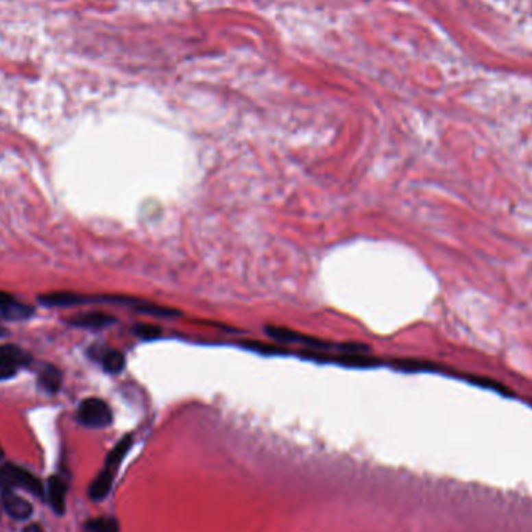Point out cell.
Here are the masks:
<instances>
[{
	"label": "cell",
	"mask_w": 532,
	"mask_h": 532,
	"mask_svg": "<svg viewBox=\"0 0 532 532\" xmlns=\"http://www.w3.org/2000/svg\"><path fill=\"white\" fill-rule=\"evenodd\" d=\"M2 458H3V448H2V445H0V459Z\"/></svg>",
	"instance_id": "17"
},
{
	"label": "cell",
	"mask_w": 532,
	"mask_h": 532,
	"mask_svg": "<svg viewBox=\"0 0 532 532\" xmlns=\"http://www.w3.org/2000/svg\"><path fill=\"white\" fill-rule=\"evenodd\" d=\"M78 420L90 428H105L111 425L112 413L106 402L101 398L90 397L81 402L78 408Z\"/></svg>",
	"instance_id": "3"
},
{
	"label": "cell",
	"mask_w": 532,
	"mask_h": 532,
	"mask_svg": "<svg viewBox=\"0 0 532 532\" xmlns=\"http://www.w3.org/2000/svg\"><path fill=\"white\" fill-rule=\"evenodd\" d=\"M134 333L142 339H154L160 335L159 327L149 326V324H137L134 326Z\"/></svg>",
	"instance_id": "13"
},
{
	"label": "cell",
	"mask_w": 532,
	"mask_h": 532,
	"mask_svg": "<svg viewBox=\"0 0 532 532\" xmlns=\"http://www.w3.org/2000/svg\"><path fill=\"white\" fill-rule=\"evenodd\" d=\"M22 532H44V531L38 524H30V526H27V528L22 531Z\"/></svg>",
	"instance_id": "16"
},
{
	"label": "cell",
	"mask_w": 532,
	"mask_h": 532,
	"mask_svg": "<svg viewBox=\"0 0 532 532\" xmlns=\"http://www.w3.org/2000/svg\"><path fill=\"white\" fill-rule=\"evenodd\" d=\"M86 529L89 532H119L120 526L117 520L112 517H97L89 520Z\"/></svg>",
	"instance_id": "12"
},
{
	"label": "cell",
	"mask_w": 532,
	"mask_h": 532,
	"mask_svg": "<svg viewBox=\"0 0 532 532\" xmlns=\"http://www.w3.org/2000/svg\"><path fill=\"white\" fill-rule=\"evenodd\" d=\"M47 495L49 503L53 507V511L58 516H62L66 512V495H67V484L64 479L60 476H50L47 481Z\"/></svg>",
	"instance_id": "5"
},
{
	"label": "cell",
	"mask_w": 532,
	"mask_h": 532,
	"mask_svg": "<svg viewBox=\"0 0 532 532\" xmlns=\"http://www.w3.org/2000/svg\"><path fill=\"white\" fill-rule=\"evenodd\" d=\"M114 322H115V317H112L111 315L101 313V311H92V313L78 315L69 321L71 326L80 327V328H105Z\"/></svg>",
	"instance_id": "6"
},
{
	"label": "cell",
	"mask_w": 532,
	"mask_h": 532,
	"mask_svg": "<svg viewBox=\"0 0 532 532\" xmlns=\"http://www.w3.org/2000/svg\"><path fill=\"white\" fill-rule=\"evenodd\" d=\"M0 517H2V509H0Z\"/></svg>",
	"instance_id": "18"
},
{
	"label": "cell",
	"mask_w": 532,
	"mask_h": 532,
	"mask_svg": "<svg viewBox=\"0 0 532 532\" xmlns=\"http://www.w3.org/2000/svg\"><path fill=\"white\" fill-rule=\"evenodd\" d=\"M14 302L16 299L11 296L10 293L0 290V311H2V313H5V311H7Z\"/></svg>",
	"instance_id": "15"
},
{
	"label": "cell",
	"mask_w": 532,
	"mask_h": 532,
	"mask_svg": "<svg viewBox=\"0 0 532 532\" xmlns=\"http://www.w3.org/2000/svg\"><path fill=\"white\" fill-rule=\"evenodd\" d=\"M0 487L25 489L27 492H30L36 496H43L44 494V487L39 479L34 475H32L28 470H25V468L17 467L14 464H7L0 467Z\"/></svg>",
	"instance_id": "2"
},
{
	"label": "cell",
	"mask_w": 532,
	"mask_h": 532,
	"mask_svg": "<svg viewBox=\"0 0 532 532\" xmlns=\"http://www.w3.org/2000/svg\"><path fill=\"white\" fill-rule=\"evenodd\" d=\"M112 481H114V470L106 467L105 470H103L90 484L89 487L90 500L94 501L105 500L109 494V490L112 487Z\"/></svg>",
	"instance_id": "7"
},
{
	"label": "cell",
	"mask_w": 532,
	"mask_h": 532,
	"mask_svg": "<svg viewBox=\"0 0 532 532\" xmlns=\"http://www.w3.org/2000/svg\"><path fill=\"white\" fill-rule=\"evenodd\" d=\"M265 332L268 333V337L273 338L274 341H279V343H298V344H304L309 347H313V349L317 350H330V349H337L341 352H364L369 350L366 346L363 344H333V343H326V341L317 339L313 337H309V335H302L299 332L290 330V328L285 327H274V326H268L265 327Z\"/></svg>",
	"instance_id": "1"
},
{
	"label": "cell",
	"mask_w": 532,
	"mask_h": 532,
	"mask_svg": "<svg viewBox=\"0 0 532 532\" xmlns=\"http://www.w3.org/2000/svg\"><path fill=\"white\" fill-rule=\"evenodd\" d=\"M39 385L49 392H56L61 386V372L55 366H45L39 374Z\"/></svg>",
	"instance_id": "11"
},
{
	"label": "cell",
	"mask_w": 532,
	"mask_h": 532,
	"mask_svg": "<svg viewBox=\"0 0 532 532\" xmlns=\"http://www.w3.org/2000/svg\"><path fill=\"white\" fill-rule=\"evenodd\" d=\"M0 360H5L17 367L27 366L30 363V355L21 349V347L13 344H2L0 346Z\"/></svg>",
	"instance_id": "8"
},
{
	"label": "cell",
	"mask_w": 532,
	"mask_h": 532,
	"mask_svg": "<svg viewBox=\"0 0 532 532\" xmlns=\"http://www.w3.org/2000/svg\"><path fill=\"white\" fill-rule=\"evenodd\" d=\"M132 447V437L131 436H125L123 439H120V442L115 445L112 448V452L108 455L106 459V467L111 468V470H115L120 466V462L123 461V458L128 455L130 448Z\"/></svg>",
	"instance_id": "9"
},
{
	"label": "cell",
	"mask_w": 532,
	"mask_h": 532,
	"mask_svg": "<svg viewBox=\"0 0 532 532\" xmlns=\"http://www.w3.org/2000/svg\"><path fill=\"white\" fill-rule=\"evenodd\" d=\"M103 369L109 374H119L125 367V355L120 350H106L101 355Z\"/></svg>",
	"instance_id": "10"
},
{
	"label": "cell",
	"mask_w": 532,
	"mask_h": 532,
	"mask_svg": "<svg viewBox=\"0 0 532 532\" xmlns=\"http://www.w3.org/2000/svg\"><path fill=\"white\" fill-rule=\"evenodd\" d=\"M0 501H2V507L7 511L8 516L16 520H27L32 517L33 506L25 498L14 494L11 489H2Z\"/></svg>",
	"instance_id": "4"
},
{
	"label": "cell",
	"mask_w": 532,
	"mask_h": 532,
	"mask_svg": "<svg viewBox=\"0 0 532 532\" xmlns=\"http://www.w3.org/2000/svg\"><path fill=\"white\" fill-rule=\"evenodd\" d=\"M17 369L19 367L14 366V364H11L5 360H0V380H8L11 377H14Z\"/></svg>",
	"instance_id": "14"
}]
</instances>
